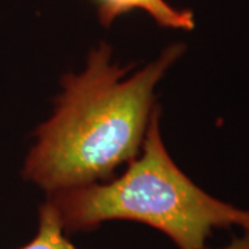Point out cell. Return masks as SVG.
<instances>
[{
	"label": "cell",
	"instance_id": "2",
	"mask_svg": "<svg viewBox=\"0 0 249 249\" xmlns=\"http://www.w3.org/2000/svg\"><path fill=\"white\" fill-rule=\"evenodd\" d=\"M67 234L126 220L165 234L178 249H204L214 230L249 231V209L206 193L170 158L152 112L140 154L121 176L47 196Z\"/></svg>",
	"mask_w": 249,
	"mask_h": 249
},
{
	"label": "cell",
	"instance_id": "3",
	"mask_svg": "<svg viewBox=\"0 0 249 249\" xmlns=\"http://www.w3.org/2000/svg\"><path fill=\"white\" fill-rule=\"evenodd\" d=\"M97 6L100 22L109 27L116 18L132 10H142L162 28L191 31L196 27L194 14L190 10L173 7L166 0H93Z\"/></svg>",
	"mask_w": 249,
	"mask_h": 249
},
{
	"label": "cell",
	"instance_id": "5",
	"mask_svg": "<svg viewBox=\"0 0 249 249\" xmlns=\"http://www.w3.org/2000/svg\"><path fill=\"white\" fill-rule=\"evenodd\" d=\"M204 249H249V231H242L241 235L234 237L224 247H220V248H208V247H205Z\"/></svg>",
	"mask_w": 249,
	"mask_h": 249
},
{
	"label": "cell",
	"instance_id": "4",
	"mask_svg": "<svg viewBox=\"0 0 249 249\" xmlns=\"http://www.w3.org/2000/svg\"><path fill=\"white\" fill-rule=\"evenodd\" d=\"M54 205L46 198L37 212V231L35 237L19 249H80L67 237Z\"/></svg>",
	"mask_w": 249,
	"mask_h": 249
},
{
	"label": "cell",
	"instance_id": "1",
	"mask_svg": "<svg viewBox=\"0 0 249 249\" xmlns=\"http://www.w3.org/2000/svg\"><path fill=\"white\" fill-rule=\"evenodd\" d=\"M184 52L165 49L127 75L106 43L91 50L85 71L67 73L52 118L36 130L22 175L47 196L112 178L142 151L154 109L155 88Z\"/></svg>",
	"mask_w": 249,
	"mask_h": 249
}]
</instances>
